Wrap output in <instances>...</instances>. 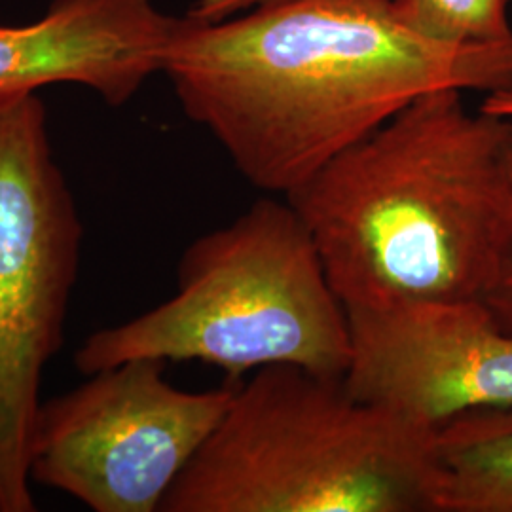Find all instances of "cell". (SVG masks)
<instances>
[{
    "mask_svg": "<svg viewBox=\"0 0 512 512\" xmlns=\"http://www.w3.org/2000/svg\"><path fill=\"white\" fill-rule=\"evenodd\" d=\"M435 459L437 512H512V404L439 423Z\"/></svg>",
    "mask_w": 512,
    "mask_h": 512,
    "instance_id": "9c48e42d",
    "label": "cell"
},
{
    "mask_svg": "<svg viewBox=\"0 0 512 512\" xmlns=\"http://www.w3.org/2000/svg\"><path fill=\"white\" fill-rule=\"evenodd\" d=\"M404 23L444 44H484L512 37L511 0H393Z\"/></svg>",
    "mask_w": 512,
    "mask_h": 512,
    "instance_id": "30bf717a",
    "label": "cell"
},
{
    "mask_svg": "<svg viewBox=\"0 0 512 512\" xmlns=\"http://www.w3.org/2000/svg\"><path fill=\"white\" fill-rule=\"evenodd\" d=\"M507 131L437 90L283 196L346 310L484 298L512 236Z\"/></svg>",
    "mask_w": 512,
    "mask_h": 512,
    "instance_id": "7a4b0ae2",
    "label": "cell"
},
{
    "mask_svg": "<svg viewBox=\"0 0 512 512\" xmlns=\"http://www.w3.org/2000/svg\"><path fill=\"white\" fill-rule=\"evenodd\" d=\"M165 365L124 361L42 401L29 440L31 480L95 512H160L236 389L184 391L165 378Z\"/></svg>",
    "mask_w": 512,
    "mask_h": 512,
    "instance_id": "8992f818",
    "label": "cell"
},
{
    "mask_svg": "<svg viewBox=\"0 0 512 512\" xmlns=\"http://www.w3.org/2000/svg\"><path fill=\"white\" fill-rule=\"evenodd\" d=\"M478 110L497 116V118L512 120V90L488 93Z\"/></svg>",
    "mask_w": 512,
    "mask_h": 512,
    "instance_id": "4fadbf2b",
    "label": "cell"
},
{
    "mask_svg": "<svg viewBox=\"0 0 512 512\" xmlns=\"http://www.w3.org/2000/svg\"><path fill=\"white\" fill-rule=\"evenodd\" d=\"M351 353L348 310L308 226L279 196L192 241L175 294L95 330L73 363L86 376L131 359L200 361L230 378L270 365L346 376Z\"/></svg>",
    "mask_w": 512,
    "mask_h": 512,
    "instance_id": "277c9868",
    "label": "cell"
},
{
    "mask_svg": "<svg viewBox=\"0 0 512 512\" xmlns=\"http://www.w3.org/2000/svg\"><path fill=\"white\" fill-rule=\"evenodd\" d=\"M82 220L38 93L0 101V512L37 511L29 440L63 346Z\"/></svg>",
    "mask_w": 512,
    "mask_h": 512,
    "instance_id": "5b68a950",
    "label": "cell"
},
{
    "mask_svg": "<svg viewBox=\"0 0 512 512\" xmlns=\"http://www.w3.org/2000/svg\"><path fill=\"white\" fill-rule=\"evenodd\" d=\"M435 429L355 397L344 376L262 366L160 512H437Z\"/></svg>",
    "mask_w": 512,
    "mask_h": 512,
    "instance_id": "3957f363",
    "label": "cell"
},
{
    "mask_svg": "<svg viewBox=\"0 0 512 512\" xmlns=\"http://www.w3.org/2000/svg\"><path fill=\"white\" fill-rule=\"evenodd\" d=\"M351 393L439 425L467 410L512 404V334L482 300L348 310Z\"/></svg>",
    "mask_w": 512,
    "mask_h": 512,
    "instance_id": "52a82bcc",
    "label": "cell"
},
{
    "mask_svg": "<svg viewBox=\"0 0 512 512\" xmlns=\"http://www.w3.org/2000/svg\"><path fill=\"white\" fill-rule=\"evenodd\" d=\"M505 158L512 179V120H509V131L505 141ZM482 302L494 315L497 325L512 334V236L499 262L494 283L488 289V293L484 294Z\"/></svg>",
    "mask_w": 512,
    "mask_h": 512,
    "instance_id": "8fae6325",
    "label": "cell"
},
{
    "mask_svg": "<svg viewBox=\"0 0 512 512\" xmlns=\"http://www.w3.org/2000/svg\"><path fill=\"white\" fill-rule=\"evenodd\" d=\"M162 73L241 177L285 196L421 95L512 90V37L437 42L393 0H274L184 16Z\"/></svg>",
    "mask_w": 512,
    "mask_h": 512,
    "instance_id": "6da1fadb",
    "label": "cell"
},
{
    "mask_svg": "<svg viewBox=\"0 0 512 512\" xmlns=\"http://www.w3.org/2000/svg\"><path fill=\"white\" fill-rule=\"evenodd\" d=\"M179 21L154 0H54L35 23L0 25V101L80 84L122 107L162 73Z\"/></svg>",
    "mask_w": 512,
    "mask_h": 512,
    "instance_id": "ba28073f",
    "label": "cell"
},
{
    "mask_svg": "<svg viewBox=\"0 0 512 512\" xmlns=\"http://www.w3.org/2000/svg\"><path fill=\"white\" fill-rule=\"evenodd\" d=\"M266 2H274V0H196L192 10L186 16L200 19V21H219Z\"/></svg>",
    "mask_w": 512,
    "mask_h": 512,
    "instance_id": "7c38bea8",
    "label": "cell"
}]
</instances>
